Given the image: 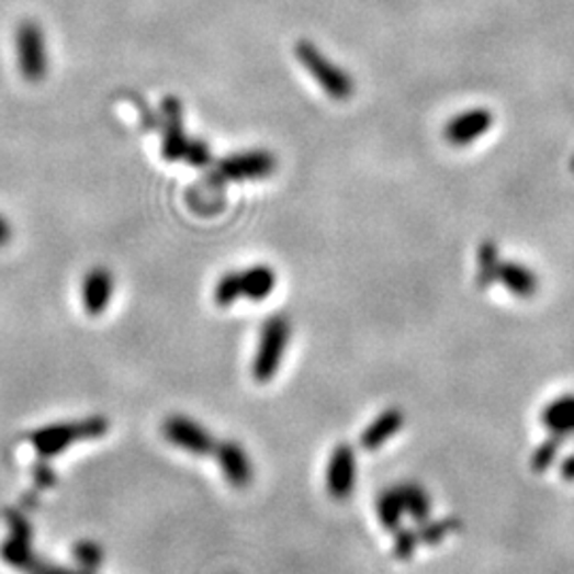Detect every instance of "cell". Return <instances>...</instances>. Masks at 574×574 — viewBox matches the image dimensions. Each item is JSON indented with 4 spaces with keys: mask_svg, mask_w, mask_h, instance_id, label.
I'll return each mask as SVG.
<instances>
[{
    "mask_svg": "<svg viewBox=\"0 0 574 574\" xmlns=\"http://www.w3.org/2000/svg\"><path fill=\"white\" fill-rule=\"evenodd\" d=\"M113 296V274L104 267H97L83 277L81 301L90 315H101Z\"/></svg>",
    "mask_w": 574,
    "mask_h": 574,
    "instance_id": "8fae6325",
    "label": "cell"
},
{
    "mask_svg": "<svg viewBox=\"0 0 574 574\" xmlns=\"http://www.w3.org/2000/svg\"><path fill=\"white\" fill-rule=\"evenodd\" d=\"M542 426L558 437L574 432V394H564L542 408Z\"/></svg>",
    "mask_w": 574,
    "mask_h": 574,
    "instance_id": "5bb4252c",
    "label": "cell"
},
{
    "mask_svg": "<svg viewBox=\"0 0 574 574\" xmlns=\"http://www.w3.org/2000/svg\"><path fill=\"white\" fill-rule=\"evenodd\" d=\"M290 338H292V324L285 315H272L271 319H267L251 364V374L258 383L271 381L279 372Z\"/></svg>",
    "mask_w": 574,
    "mask_h": 574,
    "instance_id": "3957f363",
    "label": "cell"
},
{
    "mask_svg": "<svg viewBox=\"0 0 574 574\" xmlns=\"http://www.w3.org/2000/svg\"><path fill=\"white\" fill-rule=\"evenodd\" d=\"M405 426V413L401 408H387L379 417H374L369 428L362 432V447L369 451H376L387 440L398 435V430Z\"/></svg>",
    "mask_w": 574,
    "mask_h": 574,
    "instance_id": "7c38bea8",
    "label": "cell"
},
{
    "mask_svg": "<svg viewBox=\"0 0 574 574\" xmlns=\"http://www.w3.org/2000/svg\"><path fill=\"white\" fill-rule=\"evenodd\" d=\"M476 285L479 290H487L489 285H494L498 281V271H500V251L498 245L494 240H485L479 247V256H476Z\"/></svg>",
    "mask_w": 574,
    "mask_h": 574,
    "instance_id": "2e32d148",
    "label": "cell"
},
{
    "mask_svg": "<svg viewBox=\"0 0 574 574\" xmlns=\"http://www.w3.org/2000/svg\"><path fill=\"white\" fill-rule=\"evenodd\" d=\"M560 444H562V437H558V435L542 440L541 444L537 447L534 455H532L534 473H544L553 464V460H555V455L560 451Z\"/></svg>",
    "mask_w": 574,
    "mask_h": 574,
    "instance_id": "44dd1931",
    "label": "cell"
},
{
    "mask_svg": "<svg viewBox=\"0 0 574 574\" xmlns=\"http://www.w3.org/2000/svg\"><path fill=\"white\" fill-rule=\"evenodd\" d=\"M277 170V158L267 149L240 151L224 158L215 167V179L220 181H254L265 179Z\"/></svg>",
    "mask_w": 574,
    "mask_h": 574,
    "instance_id": "5b68a950",
    "label": "cell"
},
{
    "mask_svg": "<svg viewBox=\"0 0 574 574\" xmlns=\"http://www.w3.org/2000/svg\"><path fill=\"white\" fill-rule=\"evenodd\" d=\"M296 58L333 101L345 102L353 97L356 83L351 75L345 68L337 67L328 56H324L311 41H299Z\"/></svg>",
    "mask_w": 574,
    "mask_h": 574,
    "instance_id": "7a4b0ae2",
    "label": "cell"
},
{
    "mask_svg": "<svg viewBox=\"0 0 574 574\" xmlns=\"http://www.w3.org/2000/svg\"><path fill=\"white\" fill-rule=\"evenodd\" d=\"M462 521L458 517H447V519H439V521H424L419 528V542L426 544H439L444 541L451 532L460 530Z\"/></svg>",
    "mask_w": 574,
    "mask_h": 574,
    "instance_id": "ffe728a7",
    "label": "cell"
},
{
    "mask_svg": "<svg viewBox=\"0 0 574 574\" xmlns=\"http://www.w3.org/2000/svg\"><path fill=\"white\" fill-rule=\"evenodd\" d=\"M9 238H11V224L4 215H0V245L9 243Z\"/></svg>",
    "mask_w": 574,
    "mask_h": 574,
    "instance_id": "4316f807",
    "label": "cell"
},
{
    "mask_svg": "<svg viewBox=\"0 0 574 574\" xmlns=\"http://www.w3.org/2000/svg\"><path fill=\"white\" fill-rule=\"evenodd\" d=\"M213 455L217 458V464L226 476V481L235 489L249 487V483L254 479V466H251V460H249L247 451L243 449V444H238L235 440H222L215 444Z\"/></svg>",
    "mask_w": 574,
    "mask_h": 574,
    "instance_id": "9c48e42d",
    "label": "cell"
},
{
    "mask_svg": "<svg viewBox=\"0 0 574 574\" xmlns=\"http://www.w3.org/2000/svg\"><path fill=\"white\" fill-rule=\"evenodd\" d=\"M213 299L217 306H230L237 303L238 299H243V281H240V272H226L220 277V281L215 283L213 290Z\"/></svg>",
    "mask_w": 574,
    "mask_h": 574,
    "instance_id": "d6986e66",
    "label": "cell"
},
{
    "mask_svg": "<svg viewBox=\"0 0 574 574\" xmlns=\"http://www.w3.org/2000/svg\"><path fill=\"white\" fill-rule=\"evenodd\" d=\"M419 544V534L415 530H396V537H394V555L398 560H410L415 549Z\"/></svg>",
    "mask_w": 574,
    "mask_h": 574,
    "instance_id": "603a6c76",
    "label": "cell"
},
{
    "mask_svg": "<svg viewBox=\"0 0 574 574\" xmlns=\"http://www.w3.org/2000/svg\"><path fill=\"white\" fill-rule=\"evenodd\" d=\"M560 474L564 481L573 483L574 481V455H569L564 462H562V469H560Z\"/></svg>",
    "mask_w": 574,
    "mask_h": 574,
    "instance_id": "484cf974",
    "label": "cell"
},
{
    "mask_svg": "<svg viewBox=\"0 0 574 574\" xmlns=\"http://www.w3.org/2000/svg\"><path fill=\"white\" fill-rule=\"evenodd\" d=\"M498 283H503L517 299H532L539 292V277L521 262H505L498 271Z\"/></svg>",
    "mask_w": 574,
    "mask_h": 574,
    "instance_id": "4fadbf2b",
    "label": "cell"
},
{
    "mask_svg": "<svg viewBox=\"0 0 574 574\" xmlns=\"http://www.w3.org/2000/svg\"><path fill=\"white\" fill-rule=\"evenodd\" d=\"M494 120H496L494 113L485 106L469 109V111L455 115L453 120H449V124L444 126V138L455 147H466L476 138L487 135Z\"/></svg>",
    "mask_w": 574,
    "mask_h": 574,
    "instance_id": "ba28073f",
    "label": "cell"
},
{
    "mask_svg": "<svg viewBox=\"0 0 574 574\" xmlns=\"http://www.w3.org/2000/svg\"><path fill=\"white\" fill-rule=\"evenodd\" d=\"M403 513H405V505L398 487H387L376 496V515L385 530L396 532L401 528Z\"/></svg>",
    "mask_w": 574,
    "mask_h": 574,
    "instance_id": "ac0fdd59",
    "label": "cell"
},
{
    "mask_svg": "<svg viewBox=\"0 0 574 574\" xmlns=\"http://www.w3.org/2000/svg\"><path fill=\"white\" fill-rule=\"evenodd\" d=\"M162 128H165V138H162V154L167 160H185L188 149L194 138L185 135L183 131V113L181 104L177 99H167L162 106Z\"/></svg>",
    "mask_w": 574,
    "mask_h": 574,
    "instance_id": "30bf717a",
    "label": "cell"
},
{
    "mask_svg": "<svg viewBox=\"0 0 574 574\" xmlns=\"http://www.w3.org/2000/svg\"><path fill=\"white\" fill-rule=\"evenodd\" d=\"M15 52H18V67L22 70L26 81H43L47 75V47L45 34L41 26L26 20L15 31Z\"/></svg>",
    "mask_w": 574,
    "mask_h": 574,
    "instance_id": "277c9868",
    "label": "cell"
},
{
    "mask_svg": "<svg viewBox=\"0 0 574 574\" xmlns=\"http://www.w3.org/2000/svg\"><path fill=\"white\" fill-rule=\"evenodd\" d=\"M26 574H94V571H86V569H79V571H70V569H60V566H52L47 562H41L36 555H34L33 562L22 571Z\"/></svg>",
    "mask_w": 574,
    "mask_h": 574,
    "instance_id": "cb8c5ba5",
    "label": "cell"
},
{
    "mask_svg": "<svg viewBox=\"0 0 574 574\" xmlns=\"http://www.w3.org/2000/svg\"><path fill=\"white\" fill-rule=\"evenodd\" d=\"M356 476H358V464H356V451L349 442H338L328 462L326 473V485L333 498L345 500L356 489Z\"/></svg>",
    "mask_w": 574,
    "mask_h": 574,
    "instance_id": "52a82bcc",
    "label": "cell"
},
{
    "mask_svg": "<svg viewBox=\"0 0 574 574\" xmlns=\"http://www.w3.org/2000/svg\"><path fill=\"white\" fill-rule=\"evenodd\" d=\"M75 558L81 564V569L97 573V569H99V564L102 562L101 547L92 541L79 542L75 547Z\"/></svg>",
    "mask_w": 574,
    "mask_h": 574,
    "instance_id": "7402d4cb",
    "label": "cell"
},
{
    "mask_svg": "<svg viewBox=\"0 0 574 574\" xmlns=\"http://www.w3.org/2000/svg\"><path fill=\"white\" fill-rule=\"evenodd\" d=\"M398 489H401L406 513H408L417 524L428 521V519H430V513H432L430 494H428L417 481H405V483L398 485Z\"/></svg>",
    "mask_w": 574,
    "mask_h": 574,
    "instance_id": "e0dca14e",
    "label": "cell"
},
{
    "mask_svg": "<svg viewBox=\"0 0 574 574\" xmlns=\"http://www.w3.org/2000/svg\"><path fill=\"white\" fill-rule=\"evenodd\" d=\"M571 167H573V170H574V158H573V162H571Z\"/></svg>",
    "mask_w": 574,
    "mask_h": 574,
    "instance_id": "83f0119b",
    "label": "cell"
},
{
    "mask_svg": "<svg viewBox=\"0 0 574 574\" xmlns=\"http://www.w3.org/2000/svg\"><path fill=\"white\" fill-rule=\"evenodd\" d=\"M162 435L175 447H179L192 455H211L217 444L206 428L185 415L167 417L162 424Z\"/></svg>",
    "mask_w": 574,
    "mask_h": 574,
    "instance_id": "8992f818",
    "label": "cell"
},
{
    "mask_svg": "<svg viewBox=\"0 0 574 574\" xmlns=\"http://www.w3.org/2000/svg\"><path fill=\"white\" fill-rule=\"evenodd\" d=\"M33 474L34 481H36L38 487H52L54 481H56V476L52 473V469H49L45 462H38V464L34 466Z\"/></svg>",
    "mask_w": 574,
    "mask_h": 574,
    "instance_id": "d4e9b609",
    "label": "cell"
},
{
    "mask_svg": "<svg viewBox=\"0 0 574 574\" xmlns=\"http://www.w3.org/2000/svg\"><path fill=\"white\" fill-rule=\"evenodd\" d=\"M240 281H243V299L251 303H262L277 288V272L267 265H258L247 271H240Z\"/></svg>",
    "mask_w": 574,
    "mask_h": 574,
    "instance_id": "9a60e30c",
    "label": "cell"
},
{
    "mask_svg": "<svg viewBox=\"0 0 574 574\" xmlns=\"http://www.w3.org/2000/svg\"><path fill=\"white\" fill-rule=\"evenodd\" d=\"M109 430L106 417H88L83 421H68V424H52L31 432V442L41 458H54L63 453L67 447L77 440L101 439Z\"/></svg>",
    "mask_w": 574,
    "mask_h": 574,
    "instance_id": "6da1fadb",
    "label": "cell"
}]
</instances>
